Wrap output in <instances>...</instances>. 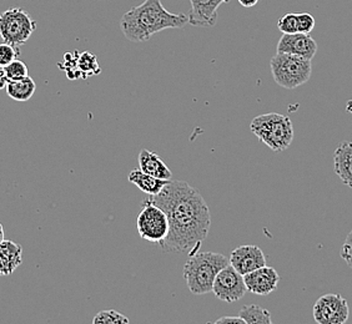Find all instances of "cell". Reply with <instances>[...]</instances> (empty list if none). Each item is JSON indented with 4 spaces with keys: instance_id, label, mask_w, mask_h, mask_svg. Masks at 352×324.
<instances>
[{
    "instance_id": "1",
    "label": "cell",
    "mask_w": 352,
    "mask_h": 324,
    "mask_svg": "<svg viewBox=\"0 0 352 324\" xmlns=\"http://www.w3.org/2000/svg\"><path fill=\"white\" fill-rule=\"evenodd\" d=\"M163 209L169 221V233L160 247L164 252L200 250L209 235L210 209L197 189L185 181H169L156 196L145 198Z\"/></svg>"
},
{
    "instance_id": "2",
    "label": "cell",
    "mask_w": 352,
    "mask_h": 324,
    "mask_svg": "<svg viewBox=\"0 0 352 324\" xmlns=\"http://www.w3.org/2000/svg\"><path fill=\"white\" fill-rule=\"evenodd\" d=\"M186 24H189L186 14L170 13L162 0H145L124 14L120 21L122 34L133 43L148 41L156 33L166 29H182Z\"/></svg>"
},
{
    "instance_id": "3",
    "label": "cell",
    "mask_w": 352,
    "mask_h": 324,
    "mask_svg": "<svg viewBox=\"0 0 352 324\" xmlns=\"http://www.w3.org/2000/svg\"><path fill=\"white\" fill-rule=\"evenodd\" d=\"M230 264L229 258L215 252H195L184 266V278L192 294L201 296L212 292L217 273Z\"/></svg>"
},
{
    "instance_id": "4",
    "label": "cell",
    "mask_w": 352,
    "mask_h": 324,
    "mask_svg": "<svg viewBox=\"0 0 352 324\" xmlns=\"http://www.w3.org/2000/svg\"><path fill=\"white\" fill-rule=\"evenodd\" d=\"M252 134L275 152L290 148L294 140V126L289 116L276 113L258 115L251 121Z\"/></svg>"
},
{
    "instance_id": "5",
    "label": "cell",
    "mask_w": 352,
    "mask_h": 324,
    "mask_svg": "<svg viewBox=\"0 0 352 324\" xmlns=\"http://www.w3.org/2000/svg\"><path fill=\"white\" fill-rule=\"evenodd\" d=\"M270 68L278 86L289 90L304 85L311 78V60L296 55L276 53L271 59Z\"/></svg>"
},
{
    "instance_id": "6",
    "label": "cell",
    "mask_w": 352,
    "mask_h": 324,
    "mask_svg": "<svg viewBox=\"0 0 352 324\" xmlns=\"http://www.w3.org/2000/svg\"><path fill=\"white\" fill-rule=\"evenodd\" d=\"M36 29V21L21 8H9L0 13V38L13 47L27 43Z\"/></svg>"
},
{
    "instance_id": "7",
    "label": "cell",
    "mask_w": 352,
    "mask_h": 324,
    "mask_svg": "<svg viewBox=\"0 0 352 324\" xmlns=\"http://www.w3.org/2000/svg\"><path fill=\"white\" fill-rule=\"evenodd\" d=\"M136 230L142 240L160 244L169 233L168 216L159 206L144 200L136 218Z\"/></svg>"
},
{
    "instance_id": "8",
    "label": "cell",
    "mask_w": 352,
    "mask_h": 324,
    "mask_svg": "<svg viewBox=\"0 0 352 324\" xmlns=\"http://www.w3.org/2000/svg\"><path fill=\"white\" fill-rule=\"evenodd\" d=\"M212 292L219 299L226 303L236 302L244 297L248 292L244 276L240 275L231 264H228L217 273Z\"/></svg>"
},
{
    "instance_id": "9",
    "label": "cell",
    "mask_w": 352,
    "mask_h": 324,
    "mask_svg": "<svg viewBox=\"0 0 352 324\" xmlns=\"http://www.w3.org/2000/svg\"><path fill=\"white\" fill-rule=\"evenodd\" d=\"M349 314V303L340 294H324L314 305V319L318 324H344Z\"/></svg>"
},
{
    "instance_id": "10",
    "label": "cell",
    "mask_w": 352,
    "mask_h": 324,
    "mask_svg": "<svg viewBox=\"0 0 352 324\" xmlns=\"http://www.w3.org/2000/svg\"><path fill=\"white\" fill-rule=\"evenodd\" d=\"M230 264L240 275H248L266 266L264 252L255 244H244L231 252Z\"/></svg>"
},
{
    "instance_id": "11",
    "label": "cell",
    "mask_w": 352,
    "mask_h": 324,
    "mask_svg": "<svg viewBox=\"0 0 352 324\" xmlns=\"http://www.w3.org/2000/svg\"><path fill=\"white\" fill-rule=\"evenodd\" d=\"M318 44L312 39L310 34L295 33V34H284L278 43L276 53L296 55L312 60L316 55Z\"/></svg>"
},
{
    "instance_id": "12",
    "label": "cell",
    "mask_w": 352,
    "mask_h": 324,
    "mask_svg": "<svg viewBox=\"0 0 352 324\" xmlns=\"http://www.w3.org/2000/svg\"><path fill=\"white\" fill-rule=\"evenodd\" d=\"M248 292L258 296H267L278 290L280 276L275 268L264 266L244 276Z\"/></svg>"
},
{
    "instance_id": "13",
    "label": "cell",
    "mask_w": 352,
    "mask_h": 324,
    "mask_svg": "<svg viewBox=\"0 0 352 324\" xmlns=\"http://www.w3.org/2000/svg\"><path fill=\"white\" fill-rule=\"evenodd\" d=\"M230 0H190L191 9L189 14V24L194 27H211L217 24V9Z\"/></svg>"
},
{
    "instance_id": "14",
    "label": "cell",
    "mask_w": 352,
    "mask_h": 324,
    "mask_svg": "<svg viewBox=\"0 0 352 324\" xmlns=\"http://www.w3.org/2000/svg\"><path fill=\"white\" fill-rule=\"evenodd\" d=\"M23 264V248L21 244L4 240L0 243V277L13 275Z\"/></svg>"
},
{
    "instance_id": "15",
    "label": "cell",
    "mask_w": 352,
    "mask_h": 324,
    "mask_svg": "<svg viewBox=\"0 0 352 324\" xmlns=\"http://www.w3.org/2000/svg\"><path fill=\"white\" fill-rule=\"evenodd\" d=\"M335 172L344 185L352 189V142L340 143L333 156Z\"/></svg>"
},
{
    "instance_id": "16",
    "label": "cell",
    "mask_w": 352,
    "mask_h": 324,
    "mask_svg": "<svg viewBox=\"0 0 352 324\" xmlns=\"http://www.w3.org/2000/svg\"><path fill=\"white\" fill-rule=\"evenodd\" d=\"M139 169L148 175L154 176L160 180H170L171 171L166 163L150 150L144 149L139 154Z\"/></svg>"
},
{
    "instance_id": "17",
    "label": "cell",
    "mask_w": 352,
    "mask_h": 324,
    "mask_svg": "<svg viewBox=\"0 0 352 324\" xmlns=\"http://www.w3.org/2000/svg\"><path fill=\"white\" fill-rule=\"evenodd\" d=\"M129 181L134 183L138 189L149 196H156L169 183L170 180H160L154 176L142 172V170H133L128 176Z\"/></svg>"
},
{
    "instance_id": "18",
    "label": "cell",
    "mask_w": 352,
    "mask_h": 324,
    "mask_svg": "<svg viewBox=\"0 0 352 324\" xmlns=\"http://www.w3.org/2000/svg\"><path fill=\"white\" fill-rule=\"evenodd\" d=\"M7 94L14 102H24L30 100L35 94L36 84L35 81L28 75L18 80H9L8 82Z\"/></svg>"
},
{
    "instance_id": "19",
    "label": "cell",
    "mask_w": 352,
    "mask_h": 324,
    "mask_svg": "<svg viewBox=\"0 0 352 324\" xmlns=\"http://www.w3.org/2000/svg\"><path fill=\"white\" fill-rule=\"evenodd\" d=\"M76 68L80 75V79L95 76V75L100 74V71H102L96 56L89 51H84V53L78 51L76 53Z\"/></svg>"
},
{
    "instance_id": "20",
    "label": "cell",
    "mask_w": 352,
    "mask_h": 324,
    "mask_svg": "<svg viewBox=\"0 0 352 324\" xmlns=\"http://www.w3.org/2000/svg\"><path fill=\"white\" fill-rule=\"evenodd\" d=\"M239 316L244 319L245 324H271L270 312L256 304H249L241 308Z\"/></svg>"
},
{
    "instance_id": "21",
    "label": "cell",
    "mask_w": 352,
    "mask_h": 324,
    "mask_svg": "<svg viewBox=\"0 0 352 324\" xmlns=\"http://www.w3.org/2000/svg\"><path fill=\"white\" fill-rule=\"evenodd\" d=\"M129 322V318L116 311L99 312L93 319L94 324H128Z\"/></svg>"
},
{
    "instance_id": "22",
    "label": "cell",
    "mask_w": 352,
    "mask_h": 324,
    "mask_svg": "<svg viewBox=\"0 0 352 324\" xmlns=\"http://www.w3.org/2000/svg\"><path fill=\"white\" fill-rule=\"evenodd\" d=\"M3 70L6 71L9 80H18L29 75L27 64L19 59L12 61L6 68H3Z\"/></svg>"
},
{
    "instance_id": "23",
    "label": "cell",
    "mask_w": 352,
    "mask_h": 324,
    "mask_svg": "<svg viewBox=\"0 0 352 324\" xmlns=\"http://www.w3.org/2000/svg\"><path fill=\"white\" fill-rule=\"evenodd\" d=\"M19 54V47H13L12 44L3 41L0 44V69L6 68L12 61L18 59Z\"/></svg>"
},
{
    "instance_id": "24",
    "label": "cell",
    "mask_w": 352,
    "mask_h": 324,
    "mask_svg": "<svg viewBox=\"0 0 352 324\" xmlns=\"http://www.w3.org/2000/svg\"><path fill=\"white\" fill-rule=\"evenodd\" d=\"M76 53H67L64 55V61L59 64L61 70L65 71V74L68 76V79L70 80H76V79H80V75L76 68Z\"/></svg>"
},
{
    "instance_id": "25",
    "label": "cell",
    "mask_w": 352,
    "mask_h": 324,
    "mask_svg": "<svg viewBox=\"0 0 352 324\" xmlns=\"http://www.w3.org/2000/svg\"><path fill=\"white\" fill-rule=\"evenodd\" d=\"M278 27L283 34L298 33V14H285L284 16L278 21Z\"/></svg>"
},
{
    "instance_id": "26",
    "label": "cell",
    "mask_w": 352,
    "mask_h": 324,
    "mask_svg": "<svg viewBox=\"0 0 352 324\" xmlns=\"http://www.w3.org/2000/svg\"><path fill=\"white\" fill-rule=\"evenodd\" d=\"M316 25L315 18L310 13L298 14V33H304V34H310L314 27Z\"/></svg>"
},
{
    "instance_id": "27",
    "label": "cell",
    "mask_w": 352,
    "mask_h": 324,
    "mask_svg": "<svg viewBox=\"0 0 352 324\" xmlns=\"http://www.w3.org/2000/svg\"><path fill=\"white\" fill-rule=\"evenodd\" d=\"M341 257L345 261L346 264L352 270V230L346 237L342 250H341Z\"/></svg>"
},
{
    "instance_id": "28",
    "label": "cell",
    "mask_w": 352,
    "mask_h": 324,
    "mask_svg": "<svg viewBox=\"0 0 352 324\" xmlns=\"http://www.w3.org/2000/svg\"><path fill=\"white\" fill-rule=\"evenodd\" d=\"M217 324H245L244 319L237 314L236 317H223L217 319Z\"/></svg>"
},
{
    "instance_id": "29",
    "label": "cell",
    "mask_w": 352,
    "mask_h": 324,
    "mask_svg": "<svg viewBox=\"0 0 352 324\" xmlns=\"http://www.w3.org/2000/svg\"><path fill=\"white\" fill-rule=\"evenodd\" d=\"M8 82H9V79H8L6 71L3 69H0V90L7 88Z\"/></svg>"
},
{
    "instance_id": "30",
    "label": "cell",
    "mask_w": 352,
    "mask_h": 324,
    "mask_svg": "<svg viewBox=\"0 0 352 324\" xmlns=\"http://www.w3.org/2000/svg\"><path fill=\"white\" fill-rule=\"evenodd\" d=\"M239 3L245 8L255 7L258 3V0H239Z\"/></svg>"
},
{
    "instance_id": "31",
    "label": "cell",
    "mask_w": 352,
    "mask_h": 324,
    "mask_svg": "<svg viewBox=\"0 0 352 324\" xmlns=\"http://www.w3.org/2000/svg\"><path fill=\"white\" fill-rule=\"evenodd\" d=\"M4 241V227H3V224L0 223V243Z\"/></svg>"
}]
</instances>
